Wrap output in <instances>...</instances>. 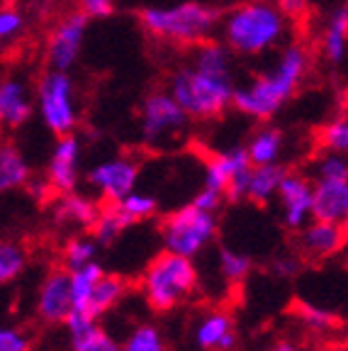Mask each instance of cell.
Returning a JSON list of instances; mask_svg holds the SVG:
<instances>
[{
    "mask_svg": "<svg viewBox=\"0 0 348 351\" xmlns=\"http://www.w3.org/2000/svg\"><path fill=\"white\" fill-rule=\"evenodd\" d=\"M343 351H348V349H343Z\"/></svg>",
    "mask_w": 348,
    "mask_h": 351,
    "instance_id": "obj_45",
    "label": "cell"
},
{
    "mask_svg": "<svg viewBox=\"0 0 348 351\" xmlns=\"http://www.w3.org/2000/svg\"><path fill=\"white\" fill-rule=\"evenodd\" d=\"M273 274L277 276V278H293V276L299 274V269H302V263H299L297 256H280L273 261Z\"/></svg>",
    "mask_w": 348,
    "mask_h": 351,
    "instance_id": "obj_40",
    "label": "cell"
},
{
    "mask_svg": "<svg viewBox=\"0 0 348 351\" xmlns=\"http://www.w3.org/2000/svg\"><path fill=\"white\" fill-rule=\"evenodd\" d=\"M100 249V241L92 234H76L66 241L64 249H61V266L69 271H76L81 266L95 261Z\"/></svg>",
    "mask_w": 348,
    "mask_h": 351,
    "instance_id": "obj_28",
    "label": "cell"
},
{
    "mask_svg": "<svg viewBox=\"0 0 348 351\" xmlns=\"http://www.w3.org/2000/svg\"><path fill=\"white\" fill-rule=\"evenodd\" d=\"M297 244L299 254L305 258H329L338 254L343 247H348V230L336 222H324V219H312L310 225L302 227L297 232Z\"/></svg>",
    "mask_w": 348,
    "mask_h": 351,
    "instance_id": "obj_14",
    "label": "cell"
},
{
    "mask_svg": "<svg viewBox=\"0 0 348 351\" xmlns=\"http://www.w3.org/2000/svg\"><path fill=\"white\" fill-rule=\"evenodd\" d=\"M290 20L275 0H246L224 12L219 34L239 56H258L271 51L290 32Z\"/></svg>",
    "mask_w": 348,
    "mask_h": 351,
    "instance_id": "obj_3",
    "label": "cell"
},
{
    "mask_svg": "<svg viewBox=\"0 0 348 351\" xmlns=\"http://www.w3.org/2000/svg\"><path fill=\"white\" fill-rule=\"evenodd\" d=\"M275 3L293 22H305L312 8V0H275Z\"/></svg>",
    "mask_w": 348,
    "mask_h": 351,
    "instance_id": "obj_39",
    "label": "cell"
},
{
    "mask_svg": "<svg viewBox=\"0 0 348 351\" xmlns=\"http://www.w3.org/2000/svg\"><path fill=\"white\" fill-rule=\"evenodd\" d=\"M32 93L20 78H5L0 83V120L5 127H22L32 117Z\"/></svg>",
    "mask_w": 348,
    "mask_h": 351,
    "instance_id": "obj_19",
    "label": "cell"
},
{
    "mask_svg": "<svg viewBox=\"0 0 348 351\" xmlns=\"http://www.w3.org/2000/svg\"><path fill=\"white\" fill-rule=\"evenodd\" d=\"M88 20H90V15H86L78 8V10L69 12L64 20L56 22V27L51 29L49 39H47V49H44L47 69L71 71L76 66L83 49V39H86L88 32Z\"/></svg>",
    "mask_w": 348,
    "mask_h": 351,
    "instance_id": "obj_9",
    "label": "cell"
},
{
    "mask_svg": "<svg viewBox=\"0 0 348 351\" xmlns=\"http://www.w3.org/2000/svg\"><path fill=\"white\" fill-rule=\"evenodd\" d=\"M222 17L224 12L219 8L185 0L171 8H144L139 12V25L156 42L192 49L207 39H214L222 27Z\"/></svg>",
    "mask_w": 348,
    "mask_h": 351,
    "instance_id": "obj_4",
    "label": "cell"
},
{
    "mask_svg": "<svg viewBox=\"0 0 348 351\" xmlns=\"http://www.w3.org/2000/svg\"><path fill=\"white\" fill-rule=\"evenodd\" d=\"M219 232L217 213H207L195 203L173 210L161 222V244L166 252L195 258L205 252Z\"/></svg>",
    "mask_w": 348,
    "mask_h": 351,
    "instance_id": "obj_7",
    "label": "cell"
},
{
    "mask_svg": "<svg viewBox=\"0 0 348 351\" xmlns=\"http://www.w3.org/2000/svg\"><path fill=\"white\" fill-rule=\"evenodd\" d=\"M37 110L44 127L54 134H73L78 130V108L73 100V78L69 71L47 69L37 81Z\"/></svg>",
    "mask_w": 348,
    "mask_h": 351,
    "instance_id": "obj_8",
    "label": "cell"
},
{
    "mask_svg": "<svg viewBox=\"0 0 348 351\" xmlns=\"http://www.w3.org/2000/svg\"><path fill=\"white\" fill-rule=\"evenodd\" d=\"M285 147V137L283 132L277 130L273 125H263L258 127L253 134H251L249 144V156H251V164L253 166H266V164H277L280 159V154H283Z\"/></svg>",
    "mask_w": 348,
    "mask_h": 351,
    "instance_id": "obj_23",
    "label": "cell"
},
{
    "mask_svg": "<svg viewBox=\"0 0 348 351\" xmlns=\"http://www.w3.org/2000/svg\"><path fill=\"white\" fill-rule=\"evenodd\" d=\"M0 351H32V341L20 327L0 329Z\"/></svg>",
    "mask_w": 348,
    "mask_h": 351,
    "instance_id": "obj_37",
    "label": "cell"
},
{
    "mask_svg": "<svg viewBox=\"0 0 348 351\" xmlns=\"http://www.w3.org/2000/svg\"><path fill=\"white\" fill-rule=\"evenodd\" d=\"M321 56L332 66H338L346 59L348 51V3L336 5L327 15L324 29H321Z\"/></svg>",
    "mask_w": 348,
    "mask_h": 351,
    "instance_id": "obj_20",
    "label": "cell"
},
{
    "mask_svg": "<svg viewBox=\"0 0 348 351\" xmlns=\"http://www.w3.org/2000/svg\"><path fill=\"white\" fill-rule=\"evenodd\" d=\"M132 225H134V222L127 217L125 210L120 208V203H103L100 217H98V222L92 225L90 234L100 241V247H105V244H112V241Z\"/></svg>",
    "mask_w": 348,
    "mask_h": 351,
    "instance_id": "obj_26",
    "label": "cell"
},
{
    "mask_svg": "<svg viewBox=\"0 0 348 351\" xmlns=\"http://www.w3.org/2000/svg\"><path fill=\"white\" fill-rule=\"evenodd\" d=\"M25 29H27V17L22 15L20 8L5 3L0 10V39H3V44L8 47L10 42H17Z\"/></svg>",
    "mask_w": 348,
    "mask_h": 351,
    "instance_id": "obj_35",
    "label": "cell"
},
{
    "mask_svg": "<svg viewBox=\"0 0 348 351\" xmlns=\"http://www.w3.org/2000/svg\"><path fill=\"white\" fill-rule=\"evenodd\" d=\"M103 276H105V271L98 261L71 271V293H73V307H76V310H88L92 291H95V285L100 283Z\"/></svg>",
    "mask_w": 348,
    "mask_h": 351,
    "instance_id": "obj_29",
    "label": "cell"
},
{
    "mask_svg": "<svg viewBox=\"0 0 348 351\" xmlns=\"http://www.w3.org/2000/svg\"><path fill=\"white\" fill-rule=\"evenodd\" d=\"M192 341L197 351H236L234 317L224 310H207L192 324Z\"/></svg>",
    "mask_w": 348,
    "mask_h": 351,
    "instance_id": "obj_15",
    "label": "cell"
},
{
    "mask_svg": "<svg viewBox=\"0 0 348 351\" xmlns=\"http://www.w3.org/2000/svg\"><path fill=\"white\" fill-rule=\"evenodd\" d=\"M127 291H129V283H127L122 276L105 274L103 278H100V283L95 285V291H92L88 313L95 315V317H103L105 313H110L112 307H117L125 300Z\"/></svg>",
    "mask_w": 348,
    "mask_h": 351,
    "instance_id": "obj_25",
    "label": "cell"
},
{
    "mask_svg": "<svg viewBox=\"0 0 348 351\" xmlns=\"http://www.w3.org/2000/svg\"><path fill=\"white\" fill-rule=\"evenodd\" d=\"M224 39H207L190 49V64L178 66L169 78V90L192 120H217L234 108V73Z\"/></svg>",
    "mask_w": 348,
    "mask_h": 351,
    "instance_id": "obj_1",
    "label": "cell"
},
{
    "mask_svg": "<svg viewBox=\"0 0 348 351\" xmlns=\"http://www.w3.org/2000/svg\"><path fill=\"white\" fill-rule=\"evenodd\" d=\"M316 147L348 156V108H343L316 132Z\"/></svg>",
    "mask_w": 348,
    "mask_h": 351,
    "instance_id": "obj_30",
    "label": "cell"
},
{
    "mask_svg": "<svg viewBox=\"0 0 348 351\" xmlns=\"http://www.w3.org/2000/svg\"><path fill=\"white\" fill-rule=\"evenodd\" d=\"M297 319L302 324H307L310 329H316V332L329 329L334 324L332 313H327V310H321L316 305H307V302H299L297 305Z\"/></svg>",
    "mask_w": 348,
    "mask_h": 351,
    "instance_id": "obj_36",
    "label": "cell"
},
{
    "mask_svg": "<svg viewBox=\"0 0 348 351\" xmlns=\"http://www.w3.org/2000/svg\"><path fill=\"white\" fill-rule=\"evenodd\" d=\"M122 351H169L161 329L151 322L136 324L122 341Z\"/></svg>",
    "mask_w": 348,
    "mask_h": 351,
    "instance_id": "obj_32",
    "label": "cell"
},
{
    "mask_svg": "<svg viewBox=\"0 0 348 351\" xmlns=\"http://www.w3.org/2000/svg\"><path fill=\"white\" fill-rule=\"evenodd\" d=\"M312 69V56L302 42H290L271 71L251 78L249 86H239L234 93V110L258 122H271L290 98L305 83Z\"/></svg>",
    "mask_w": 348,
    "mask_h": 351,
    "instance_id": "obj_2",
    "label": "cell"
},
{
    "mask_svg": "<svg viewBox=\"0 0 348 351\" xmlns=\"http://www.w3.org/2000/svg\"><path fill=\"white\" fill-rule=\"evenodd\" d=\"M27 266V252L15 241L0 244V283H12Z\"/></svg>",
    "mask_w": 348,
    "mask_h": 351,
    "instance_id": "obj_33",
    "label": "cell"
},
{
    "mask_svg": "<svg viewBox=\"0 0 348 351\" xmlns=\"http://www.w3.org/2000/svg\"><path fill=\"white\" fill-rule=\"evenodd\" d=\"M139 171H142V166L132 156L100 161L88 171V186L98 193L103 203H120L129 193L136 191Z\"/></svg>",
    "mask_w": 348,
    "mask_h": 351,
    "instance_id": "obj_10",
    "label": "cell"
},
{
    "mask_svg": "<svg viewBox=\"0 0 348 351\" xmlns=\"http://www.w3.org/2000/svg\"><path fill=\"white\" fill-rule=\"evenodd\" d=\"M100 210H103V200L73 191L59 195L54 213L61 225H71L76 230H92V225L100 217Z\"/></svg>",
    "mask_w": 348,
    "mask_h": 351,
    "instance_id": "obj_18",
    "label": "cell"
},
{
    "mask_svg": "<svg viewBox=\"0 0 348 351\" xmlns=\"http://www.w3.org/2000/svg\"><path fill=\"white\" fill-rule=\"evenodd\" d=\"M37 317L44 324H64L66 317L73 313V293H71V271L54 269L47 274L37 293Z\"/></svg>",
    "mask_w": 348,
    "mask_h": 351,
    "instance_id": "obj_12",
    "label": "cell"
},
{
    "mask_svg": "<svg viewBox=\"0 0 348 351\" xmlns=\"http://www.w3.org/2000/svg\"><path fill=\"white\" fill-rule=\"evenodd\" d=\"M192 117L169 88H156L139 108V137L149 149H173L188 134Z\"/></svg>",
    "mask_w": 348,
    "mask_h": 351,
    "instance_id": "obj_6",
    "label": "cell"
},
{
    "mask_svg": "<svg viewBox=\"0 0 348 351\" xmlns=\"http://www.w3.org/2000/svg\"><path fill=\"white\" fill-rule=\"evenodd\" d=\"M271 351H302L297 344H293V341H277V344H273V349Z\"/></svg>",
    "mask_w": 348,
    "mask_h": 351,
    "instance_id": "obj_44",
    "label": "cell"
},
{
    "mask_svg": "<svg viewBox=\"0 0 348 351\" xmlns=\"http://www.w3.org/2000/svg\"><path fill=\"white\" fill-rule=\"evenodd\" d=\"M217 266H219V276L227 283H244L249 278L251 269H253V258L244 252L224 247L217 254Z\"/></svg>",
    "mask_w": 348,
    "mask_h": 351,
    "instance_id": "obj_31",
    "label": "cell"
},
{
    "mask_svg": "<svg viewBox=\"0 0 348 351\" xmlns=\"http://www.w3.org/2000/svg\"><path fill=\"white\" fill-rule=\"evenodd\" d=\"M190 203H195L197 208L207 210V213H219L222 205L227 203V195L219 193V191H214V188H210V186H202L200 191L192 195Z\"/></svg>",
    "mask_w": 348,
    "mask_h": 351,
    "instance_id": "obj_38",
    "label": "cell"
},
{
    "mask_svg": "<svg viewBox=\"0 0 348 351\" xmlns=\"http://www.w3.org/2000/svg\"><path fill=\"white\" fill-rule=\"evenodd\" d=\"M78 169H81V137L76 132L56 137V144L49 156V166H47V178H49L56 195L76 191Z\"/></svg>",
    "mask_w": 348,
    "mask_h": 351,
    "instance_id": "obj_13",
    "label": "cell"
},
{
    "mask_svg": "<svg viewBox=\"0 0 348 351\" xmlns=\"http://www.w3.org/2000/svg\"><path fill=\"white\" fill-rule=\"evenodd\" d=\"M25 188H27L29 195H32L34 200H39V203H47L51 195H56L47 176H44V178H29V183Z\"/></svg>",
    "mask_w": 348,
    "mask_h": 351,
    "instance_id": "obj_42",
    "label": "cell"
},
{
    "mask_svg": "<svg viewBox=\"0 0 348 351\" xmlns=\"http://www.w3.org/2000/svg\"><path fill=\"white\" fill-rule=\"evenodd\" d=\"M32 178V171L25 159V154L12 142H3L0 147V188L3 191H17L25 188Z\"/></svg>",
    "mask_w": 348,
    "mask_h": 351,
    "instance_id": "obj_21",
    "label": "cell"
},
{
    "mask_svg": "<svg viewBox=\"0 0 348 351\" xmlns=\"http://www.w3.org/2000/svg\"><path fill=\"white\" fill-rule=\"evenodd\" d=\"M197 280L200 276H197L192 258L178 256V254L164 249L144 269L139 285H142L144 300L149 302L151 310L171 313L197 291Z\"/></svg>",
    "mask_w": 348,
    "mask_h": 351,
    "instance_id": "obj_5",
    "label": "cell"
},
{
    "mask_svg": "<svg viewBox=\"0 0 348 351\" xmlns=\"http://www.w3.org/2000/svg\"><path fill=\"white\" fill-rule=\"evenodd\" d=\"M120 208L125 210V215L132 219V222H144V219L153 217L158 210V200L151 195V193H142V191H134L120 200Z\"/></svg>",
    "mask_w": 348,
    "mask_h": 351,
    "instance_id": "obj_34",
    "label": "cell"
},
{
    "mask_svg": "<svg viewBox=\"0 0 348 351\" xmlns=\"http://www.w3.org/2000/svg\"><path fill=\"white\" fill-rule=\"evenodd\" d=\"M312 219L336 222L348 230V181L314 183V205Z\"/></svg>",
    "mask_w": 348,
    "mask_h": 351,
    "instance_id": "obj_17",
    "label": "cell"
},
{
    "mask_svg": "<svg viewBox=\"0 0 348 351\" xmlns=\"http://www.w3.org/2000/svg\"><path fill=\"white\" fill-rule=\"evenodd\" d=\"M280 219L290 232H299L312 222V205H314V181L310 173L288 171L277 191Z\"/></svg>",
    "mask_w": 348,
    "mask_h": 351,
    "instance_id": "obj_11",
    "label": "cell"
},
{
    "mask_svg": "<svg viewBox=\"0 0 348 351\" xmlns=\"http://www.w3.org/2000/svg\"><path fill=\"white\" fill-rule=\"evenodd\" d=\"M78 5L90 17H110L114 10V0H78Z\"/></svg>",
    "mask_w": 348,
    "mask_h": 351,
    "instance_id": "obj_41",
    "label": "cell"
},
{
    "mask_svg": "<svg viewBox=\"0 0 348 351\" xmlns=\"http://www.w3.org/2000/svg\"><path fill=\"white\" fill-rule=\"evenodd\" d=\"M251 156L246 147H232L222 149V152L212 154L205 164V186L214 188V191L227 195L229 183L234 181L236 176L251 169Z\"/></svg>",
    "mask_w": 348,
    "mask_h": 351,
    "instance_id": "obj_16",
    "label": "cell"
},
{
    "mask_svg": "<svg viewBox=\"0 0 348 351\" xmlns=\"http://www.w3.org/2000/svg\"><path fill=\"white\" fill-rule=\"evenodd\" d=\"M283 164H266V166H253L251 171V183H249V203L253 205H268L273 197H277L280 183H283L285 173Z\"/></svg>",
    "mask_w": 348,
    "mask_h": 351,
    "instance_id": "obj_22",
    "label": "cell"
},
{
    "mask_svg": "<svg viewBox=\"0 0 348 351\" xmlns=\"http://www.w3.org/2000/svg\"><path fill=\"white\" fill-rule=\"evenodd\" d=\"M310 178L314 183H338L348 181V156L338 152L321 149L310 166Z\"/></svg>",
    "mask_w": 348,
    "mask_h": 351,
    "instance_id": "obj_27",
    "label": "cell"
},
{
    "mask_svg": "<svg viewBox=\"0 0 348 351\" xmlns=\"http://www.w3.org/2000/svg\"><path fill=\"white\" fill-rule=\"evenodd\" d=\"M86 351H122V344L114 337H110L108 332L103 329V335L98 337V339L92 341L90 346H88Z\"/></svg>",
    "mask_w": 348,
    "mask_h": 351,
    "instance_id": "obj_43",
    "label": "cell"
},
{
    "mask_svg": "<svg viewBox=\"0 0 348 351\" xmlns=\"http://www.w3.org/2000/svg\"><path fill=\"white\" fill-rule=\"evenodd\" d=\"M66 337H69V346L71 351H86L92 341L103 335V327H100V317L90 315L88 310H76L66 317L64 322Z\"/></svg>",
    "mask_w": 348,
    "mask_h": 351,
    "instance_id": "obj_24",
    "label": "cell"
}]
</instances>
